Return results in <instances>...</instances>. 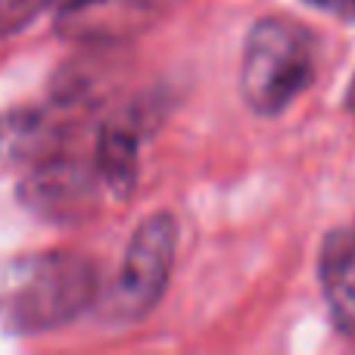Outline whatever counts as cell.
<instances>
[{
    "mask_svg": "<svg viewBox=\"0 0 355 355\" xmlns=\"http://www.w3.org/2000/svg\"><path fill=\"white\" fill-rule=\"evenodd\" d=\"M97 265L81 252L22 256L0 275V324L10 334H47L72 324L97 300Z\"/></svg>",
    "mask_w": 355,
    "mask_h": 355,
    "instance_id": "obj_1",
    "label": "cell"
},
{
    "mask_svg": "<svg viewBox=\"0 0 355 355\" xmlns=\"http://www.w3.org/2000/svg\"><path fill=\"white\" fill-rule=\"evenodd\" d=\"M315 81V37L290 16L252 22L240 60V94L256 116H281Z\"/></svg>",
    "mask_w": 355,
    "mask_h": 355,
    "instance_id": "obj_2",
    "label": "cell"
},
{
    "mask_svg": "<svg viewBox=\"0 0 355 355\" xmlns=\"http://www.w3.org/2000/svg\"><path fill=\"white\" fill-rule=\"evenodd\" d=\"M178 252V221L172 212H153L135 227L112 287L103 296V318L135 324L166 296Z\"/></svg>",
    "mask_w": 355,
    "mask_h": 355,
    "instance_id": "obj_3",
    "label": "cell"
},
{
    "mask_svg": "<svg viewBox=\"0 0 355 355\" xmlns=\"http://www.w3.org/2000/svg\"><path fill=\"white\" fill-rule=\"evenodd\" d=\"M100 178L94 166L72 156H47L19 187V200L41 218L72 221L87 212L97 200Z\"/></svg>",
    "mask_w": 355,
    "mask_h": 355,
    "instance_id": "obj_4",
    "label": "cell"
},
{
    "mask_svg": "<svg viewBox=\"0 0 355 355\" xmlns=\"http://www.w3.org/2000/svg\"><path fill=\"white\" fill-rule=\"evenodd\" d=\"M166 0H69L56 12V31L81 44H119L147 31Z\"/></svg>",
    "mask_w": 355,
    "mask_h": 355,
    "instance_id": "obj_5",
    "label": "cell"
},
{
    "mask_svg": "<svg viewBox=\"0 0 355 355\" xmlns=\"http://www.w3.org/2000/svg\"><path fill=\"white\" fill-rule=\"evenodd\" d=\"M318 281L331 324L340 334H355V231L337 227L324 237L318 256Z\"/></svg>",
    "mask_w": 355,
    "mask_h": 355,
    "instance_id": "obj_6",
    "label": "cell"
},
{
    "mask_svg": "<svg viewBox=\"0 0 355 355\" xmlns=\"http://www.w3.org/2000/svg\"><path fill=\"white\" fill-rule=\"evenodd\" d=\"M137 153H141L137 119H116V122H106L100 128L97 150H94V172L116 200H128L135 193L137 172H141Z\"/></svg>",
    "mask_w": 355,
    "mask_h": 355,
    "instance_id": "obj_7",
    "label": "cell"
},
{
    "mask_svg": "<svg viewBox=\"0 0 355 355\" xmlns=\"http://www.w3.org/2000/svg\"><path fill=\"white\" fill-rule=\"evenodd\" d=\"M56 125L41 110H12L0 116V159H28L50 147Z\"/></svg>",
    "mask_w": 355,
    "mask_h": 355,
    "instance_id": "obj_8",
    "label": "cell"
},
{
    "mask_svg": "<svg viewBox=\"0 0 355 355\" xmlns=\"http://www.w3.org/2000/svg\"><path fill=\"white\" fill-rule=\"evenodd\" d=\"M44 3L47 0H0V35H10L25 22H31Z\"/></svg>",
    "mask_w": 355,
    "mask_h": 355,
    "instance_id": "obj_9",
    "label": "cell"
},
{
    "mask_svg": "<svg viewBox=\"0 0 355 355\" xmlns=\"http://www.w3.org/2000/svg\"><path fill=\"white\" fill-rule=\"evenodd\" d=\"M309 6H315V10L327 12V16L340 19V22H349L355 25V0H306Z\"/></svg>",
    "mask_w": 355,
    "mask_h": 355,
    "instance_id": "obj_10",
    "label": "cell"
},
{
    "mask_svg": "<svg viewBox=\"0 0 355 355\" xmlns=\"http://www.w3.org/2000/svg\"><path fill=\"white\" fill-rule=\"evenodd\" d=\"M346 110H352V112H355V78H352L349 91H346Z\"/></svg>",
    "mask_w": 355,
    "mask_h": 355,
    "instance_id": "obj_11",
    "label": "cell"
}]
</instances>
